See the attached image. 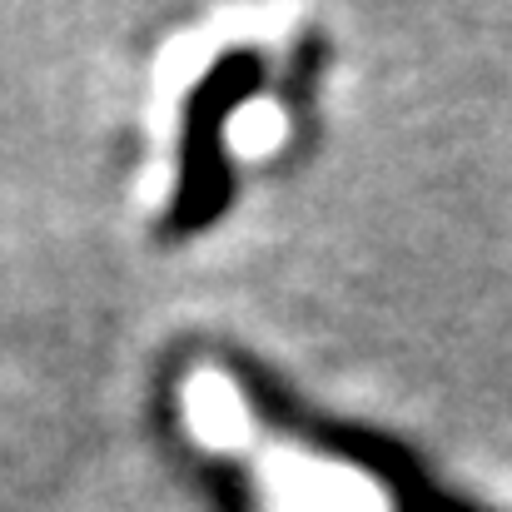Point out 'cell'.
<instances>
[{
    "label": "cell",
    "mask_w": 512,
    "mask_h": 512,
    "mask_svg": "<svg viewBox=\"0 0 512 512\" xmlns=\"http://www.w3.org/2000/svg\"><path fill=\"white\" fill-rule=\"evenodd\" d=\"M184 413H189V428L214 443V448H234L244 443L249 433V413H244V398L229 378L219 373H199L189 388H184Z\"/></svg>",
    "instance_id": "1"
},
{
    "label": "cell",
    "mask_w": 512,
    "mask_h": 512,
    "mask_svg": "<svg viewBox=\"0 0 512 512\" xmlns=\"http://www.w3.org/2000/svg\"><path fill=\"white\" fill-rule=\"evenodd\" d=\"M279 135H284V115L274 105H264V100L259 105H244L234 115V125H229V140H234L239 155H269L279 145Z\"/></svg>",
    "instance_id": "2"
}]
</instances>
